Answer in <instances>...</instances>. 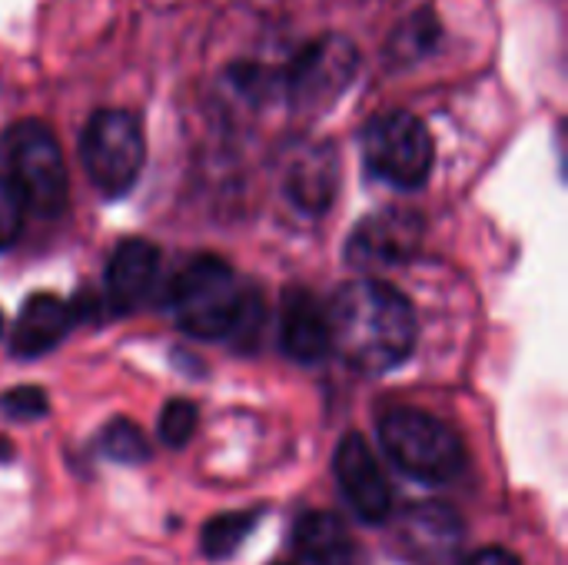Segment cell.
I'll use <instances>...</instances> for the list:
<instances>
[{
	"label": "cell",
	"mask_w": 568,
	"mask_h": 565,
	"mask_svg": "<svg viewBox=\"0 0 568 565\" xmlns=\"http://www.w3.org/2000/svg\"><path fill=\"white\" fill-rule=\"evenodd\" d=\"M156 280H160V250L140 236L123 240L106 260V273H103L106 306L120 316L140 310L153 296Z\"/></svg>",
	"instance_id": "30bf717a"
},
{
	"label": "cell",
	"mask_w": 568,
	"mask_h": 565,
	"mask_svg": "<svg viewBox=\"0 0 568 565\" xmlns=\"http://www.w3.org/2000/svg\"><path fill=\"white\" fill-rule=\"evenodd\" d=\"M13 460V446L7 440H0V463H10Z\"/></svg>",
	"instance_id": "7402d4cb"
},
{
	"label": "cell",
	"mask_w": 568,
	"mask_h": 565,
	"mask_svg": "<svg viewBox=\"0 0 568 565\" xmlns=\"http://www.w3.org/2000/svg\"><path fill=\"white\" fill-rule=\"evenodd\" d=\"M329 350L366 376H383L403 366L416 350L413 303L386 280L359 276L336 290L326 306Z\"/></svg>",
	"instance_id": "6da1fadb"
},
{
	"label": "cell",
	"mask_w": 568,
	"mask_h": 565,
	"mask_svg": "<svg viewBox=\"0 0 568 565\" xmlns=\"http://www.w3.org/2000/svg\"><path fill=\"white\" fill-rule=\"evenodd\" d=\"M196 423H200L196 403H190V400H170V403L160 410V426H156V433H160V440H163L170 450H183V446L193 440Z\"/></svg>",
	"instance_id": "ac0fdd59"
},
{
	"label": "cell",
	"mask_w": 568,
	"mask_h": 565,
	"mask_svg": "<svg viewBox=\"0 0 568 565\" xmlns=\"http://www.w3.org/2000/svg\"><path fill=\"white\" fill-rule=\"evenodd\" d=\"M280 346L296 363H320L329 356L326 306L310 290H286L280 306Z\"/></svg>",
	"instance_id": "7c38bea8"
},
{
	"label": "cell",
	"mask_w": 568,
	"mask_h": 565,
	"mask_svg": "<svg viewBox=\"0 0 568 565\" xmlns=\"http://www.w3.org/2000/svg\"><path fill=\"white\" fill-rule=\"evenodd\" d=\"M383 453L413 480L426 486H443L456 480L466 466L463 440L439 416L413 406H393L379 416Z\"/></svg>",
	"instance_id": "3957f363"
},
{
	"label": "cell",
	"mask_w": 568,
	"mask_h": 565,
	"mask_svg": "<svg viewBox=\"0 0 568 565\" xmlns=\"http://www.w3.org/2000/svg\"><path fill=\"white\" fill-rule=\"evenodd\" d=\"M0 330H3V313H0Z\"/></svg>",
	"instance_id": "603a6c76"
},
{
	"label": "cell",
	"mask_w": 568,
	"mask_h": 565,
	"mask_svg": "<svg viewBox=\"0 0 568 565\" xmlns=\"http://www.w3.org/2000/svg\"><path fill=\"white\" fill-rule=\"evenodd\" d=\"M0 160L7 180L20 190L27 210L57 216L67 206V163L53 130L40 120H17L0 137Z\"/></svg>",
	"instance_id": "277c9868"
},
{
	"label": "cell",
	"mask_w": 568,
	"mask_h": 565,
	"mask_svg": "<svg viewBox=\"0 0 568 565\" xmlns=\"http://www.w3.org/2000/svg\"><path fill=\"white\" fill-rule=\"evenodd\" d=\"M80 163L106 200L126 196L146 163V140L136 113L116 107L90 113L80 133Z\"/></svg>",
	"instance_id": "5b68a950"
},
{
	"label": "cell",
	"mask_w": 568,
	"mask_h": 565,
	"mask_svg": "<svg viewBox=\"0 0 568 565\" xmlns=\"http://www.w3.org/2000/svg\"><path fill=\"white\" fill-rule=\"evenodd\" d=\"M423 236H426V223L416 210H403V206L376 210L363 216L359 226L349 233L346 263L366 273L403 266L416 260V253L423 250Z\"/></svg>",
	"instance_id": "ba28073f"
},
{
	"label": "cell",
	"mask_w": 568,
	"mask_h": 565,
	"mask_svg": "<svg viewBox=\"0 0 568 565\" xmlns=\"http://www.w3.org/2000/svg\"><path fill=\"white\" fill-rule=\"evenodd\" d=\"M359 147L366 170L396 190L426 186L436 163V143L429 137V127L409 110H389L373 117L359 133Z\"/></svg>",
	"instance_id": "8992f818"
},
{
	"label": "cell",
	"mask_w": 568,
	"mask_h": 565,
	"mask_svg": "<svg viewBox=\"0 0 568 565\" xmlns=\"http://www.w3.org/2000/svg\"><path fill=\"white\" fill-rule=\"evenodd\" d=\"M333 473H336V483H339L349 509L363 523L379 526L389 519L393 486L363 436H356V433L343 436V443L336 446V456H333Z\"/></svg>",
	"instance_id": "9c48e42d"
},
{
	"label": "cell",
	"mask_w": 568,
	"mask_h": 565,
	"mask_svg": "<svg viewBox=\"0 0 568 565\" xmlns=\"http://www.w3.org/2000/svg\"><path fill=\"white\" fill-rule=\"evenodd\" d=\"M296 565H353V543L339 516L306 513L293 536Z\"/></svg>",
	"instance_id": "5bb4252c"
},
{
	"label": "cell",
	"mask_w": 568,
	"mask_h": 565,
	"mask_svg": "<svg viewBox=\"0 0 568 565\" xmlns=\"http://www.w3.org/2000/svg\"><path fill=\"white\" fill-rule=\"evenodd\" d=\"M77 323V310L53 293H30L10 330V353L17 360L47 356L53 346L67 340Z\"/></svg>",
	"instance_id": "8fae6325"
},
{
	"label": "cell",
	"mask_w": 568,
	"mask_h": 565,
	"mask_svg": "<svg viewBox=\"0 0 568 565\" xmlns=\"http://www.w3.org/2000/svg\"><path fill=\"white\" fill-rule=\"evenodd\" d=\"M336 183L339 160L333 147H306L303 153H296L286 173V193L306 213H323L336 196Z\"/></svg>",
	"instance_id": "4fadbf2b"
},
{
	"label": "cell",
	"mask_w": 568,
	"mask_h": 565,
	"mask_svg": "<svg viewBox=\"0 0 568 565\" xmlns=\"http://www.w3.org/2000/svg\"><path fill=\"white\" fill-rule=\"evenodd\" d=\"M23 220H27V203L20 196V190L0 173V253L10 250L20 233H23Z\"/></svg>",
	"instance_id": "d6986e66"
},
{
	"label": "cell",
	"mask_w": 568,
	"mask_h": 565,
	"mask_svg": "<svg viewBox=\"0 0 568 565\" xmlns=\"http://www.w3.org/2000/svg\"><path fill=\"white\" fill-rule=\"evenodd\" d=\"M166 310L173 323L196 340L246 343L263 326V300L216 253H200L173 273Z\"/></svg>",
	"instance_id": "7a4b0ae2"
},
{
	"label": "cell",
	"mask_w": 568,
	"mask_h": 565,
	"mask_svg": "<svg viewBox=\"0 0 568 565\" xmlns=\"http://www.w3.org/2000/svg\"><path fill=\"white\" fill-rule=\"evenodd\" d=\"M406 543L439 563L459 543V519L446 506H419V513L406 519Z\"/></svg>",
	"instance_id": "9a60e30c"
},
{
	"label": "cell",
	"mask_w": 568,
	"mask_h": 565,
	"mask_svg": "<svg viewBox=\"0 0 568 565\" xmlns=\"http://www.w3.org/2000/svg\"><path fill=\"white\" fill-rule=\"evenodd\" d=\"M100 453L113 463H123V466H136V463H146L150 460V443L143 440L140 426L130 423V420H113L103 426L100 433Z\"/></svg>",
	"instance_id": "e0dca14e"
},
{
	"label": "cell",
	"mask_w": 568,
	"mask_h": 565,
	"mask_svg": "<svg viewBox=\"0 0 568 565\" xmlns=\"http://www.w3.org/2000/svg\"><path fill=\"white\" fill-rule=\"evenodd\" d=\"M0 410L13 420H40L47 416V393L40 386H17L0 396Z\"/></svg>",
	"instance_id": "ffe728a7"
},
{
	"label": "cell",
	"mask_w": 568,
	"mask_h": 565,
	"mask_svg": "<svg viewBox=\"0 0 568 565\" xmlns=\"http://www.w3.org/2000/svg\"><path fill=\"white\" fill-rule=\"evenodd\" d=\"M463 565H523L509 549H499V546H489V549H479L473 556H466Z\"/></svg>",
	"instance_id": "44dd1931"
},
{
	"label": "cell",
	"mask_w": 568,
	"mask_h": 565,
	"mask_svg": "<svg viewBox=\"0 0 568 565\" xmlns=\"http://www.w3.org/2000/svg\"><path fill=\"white\" fill-rule=\"evenodd\" d=\"M263 519V509H243V513H223L216 519H210L200 533V546H203V556L210 559H226L233 556L246 539L250 533L256 529V523Z\"/></svg>",
	"instance_id": "2e32d148"
},
{
	"label": "cell",
	"mask_w": 568,
	"mask_h": 565,
	"mask_svg": "<svg viewBox=\"0 0 568 565\" xmlns=\"http://www.w3.org/2000/svg\"><path fill=\"white\" fill-rule=\"evenodd\" d=\"M356 70H359V50L349 37L343 33L316 37L286 67L283 77L286 97L303 110L326 107L356 80Z\"/></svg>",
	"instance_id": "52a82bcc"
}]
</instances>
